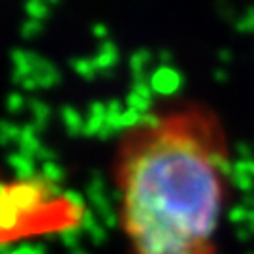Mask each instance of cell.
Wrapping results in <instances>:
<instances>
[{
	"label": "cell",
	"instance_id": "6da1fadb",
	"mask_svg": "<svg viewBox=\"0 0 254 254\" xmlns=\"http://www.w3.org/2000/svg\"><path fill=\"white\" fill-rule=\"evenodd\" d=\"M226 183L228 143L209 111L139 119L115 162L130 254H217Z\"/></svg>",
	"mask_w": 254,
	"mask_h": 254
},
{
	"label": "cell",
	"instance_id": "7a4b0ae2",
	"mask_svg": "<svg viewBox=\"0 0 254 254\" xmlns=\"http://www.w3.org/2000/svg\"><path fill=\"white\" fill-rule=\"evenodd\" d=\"M179 85H181V75L170 66H162L160 70H156V73H153L151 87H153L154 92L172 94L179 89Z\"/></svg>",
	"mask_w": 254,
	"mask_h": 254
}]
</instances>
